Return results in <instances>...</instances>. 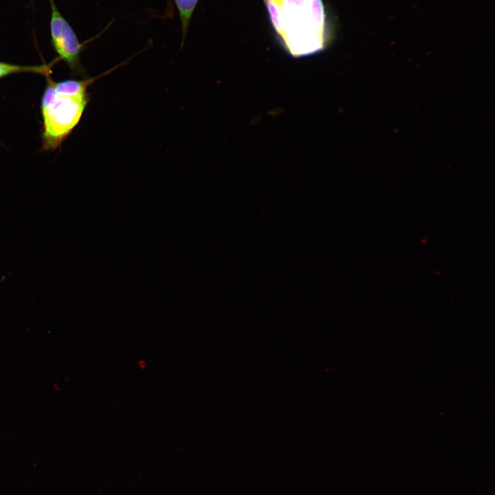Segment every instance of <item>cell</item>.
Wrapping results in <instances>:
<instances>
[{
  "label": "cell",
  "instance_id": "cell-1",
  "mask_svg": "<svg viewBox=\"0 0 495 495\" xmlns=\"http://www.w3.org/2000/svg\"><path fill=\"white\" fill-rule=\"evenodd\" d=\"M282 37L292 55L314 53L324 43V14L321 0H283L280 6Z\"/></svg>",
  "mask_w": 495,
  "mask_h": 495
},
{
  "label": "cell",
  "instance_id": "cell-2",
  "mask_svg": "<svg viewBox=\"0 0 495 495\" xmlns=\"http://www.w3.org/2000/svg\"><path fill=\"white\" fill-rule=\"evenodd\" d=\"M87 103V96H60L55 92L53 85L47 87L41 105L45 148H55L60 144L78 123Z\"/></svg>",
  "mask_w": 495,
  "mask_h": 495
},
{
  "label": "cell",
  "instance_id": "cell-3",
  "mask_svg": "<svg viewBox=\"0 0 495 495\" xmlns=\"http://www.w3.org/2000/svg\"><path fill=\"white\" fill-rule=\"evenodd\" d=\"M51 7L50 34L53 46L71 67H76L79 62L81 45L72 26L65 19L56 7L54 0H49Z\"/></svg>",
  "mask_w": 495,
  "mask_h": 495
},
{
  "label": "cell",
  "instance_id": "cell-4",
  "mask_svg": "<svg viewBox=\"0 0 495 495\" xmlns=\"http://www.w3.org/2000/svg\"><path fill=\"white\" fill-rule=\"evenodd\" d=\"M96 78L89 79L86 80H66L58 83L54 84L55 92L60 96H85L86 89L89 84L94 81Z\"/></svg>",
  "mask_w": 495,
  "mask_h": 495
},
{
  "label": "cell",
  "instance_id": "cell-5",
  "mask_svg": "<svg viewBox=\"0 0 495 495\" xmlns=\"http://www.w3.org/2000/svg\"><path fill=\"white\" fill-rule=\"evenodd\" d=\"M175 2L180 17L184 40L198 0H175Z\"/></svg>",
  "mask_w": 495,
  "mask_h": 495
},
{
  "label": "cell",
  "instance_id": "cell-6",
  "mask_svg": "<svg viewBox=\"0 0 495 495\" xmlns=\"http://www.w3.org/2000/svg\"><path fill=\"white\" fill-rule=\"evenodd\" d=\"M50 71L47 66H21L0 62V78L19 72H34L45 74Z\"/></svg>",
  "mask_w": 495,
  "mask_h": 495
},
{
  "label": "cell",
  "instance_id": "cell-7",
  "mask_svg": "<svg viewBox=\"0 0 495 495\" xmlns=\"http://www.w3.org/2000/svg\"><path fill=\"white\" fill-rule=\"evenodd\" d=\"M267 5L272 23L276 32L282 38L284 33L283 25L281 18V12L279 6L274 0H265Z\"/></svg>",
  "mask_w": 495,
  "mask_h": 495
},
{
  "label": "cell",
  "instance_id": "cell-8",
  "mask_svg": "<svg viewBox=\"0 0 495 495\" xmlns=\"http://www.w3.org/2000/svg\"><path fill=\"white\" fill-rule=\"evenodd\" d=\"M275 3L280 7L283 1V0H274Z\"/></svg>",
  "mask_w": 495,
  "mask_h": 495
}]
</instances>
